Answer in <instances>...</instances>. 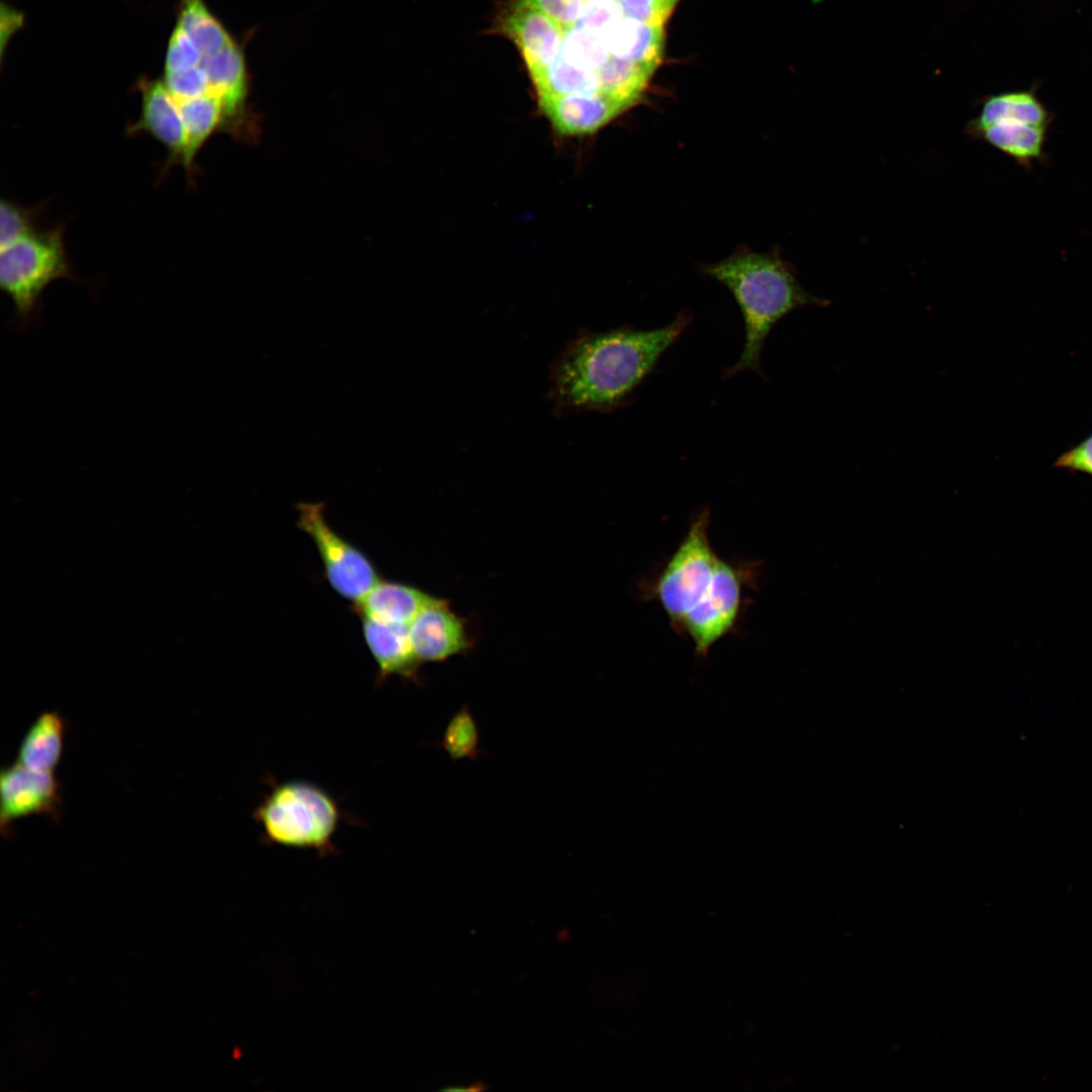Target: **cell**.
<instances>
[{"mask_svg":"<svg viewBox=\"0 0 1092 1092\" xmlns=\"http://www.w3.org/2000/svg\"><path fill=\"white\" fill-rule=\"evenodd\" d=\"M142 109L139 118L130 122L125 131L129 136L150 135L167 151L161 170L166 172L173 165L188 168L187 136L176 102L163 81H144L140 86Z\"/></svg>","mask_w":1092,"mask_h":1092,"instance_id":"9c48e42d","label":"cell"},{"mask_svg":"<svg viewBox=\"0 0 1092 1092\" xmlns=\"http://www.w3.org/2000/svg\"><path fill=\"white\" fill-rule=\"evenodd\" d=\"M366 644L378 666V679L399 675L418 681L420 660L408 635V625L387 623L362 617Z\"/></svg>","mask_w":1092,"mask_h":1092,"instance_id":"5bb4252c","label":"cell"},{"mask_svg":"<svg viewBox=\"0 0 1092 1092\" xmlns=\"http://www.w3.org/2000/svg\"><path fill=\"white\" fill-rule=\"evenodd\" d=\"M703 273L728 289L744 322L743 350L736 363L723 370V379L746 370L764 377L761 354L774 326L796 309L829 304L802 287L793 266L777 251L760 253L743 246L729 257L705 265Z\"/></svg>","mask_w":1092,"mask_h":1092,"instance_id":"7a4b0ae2","label":"cell"},{"mask_svg":"<svg viewBox=\"0 0 1092 1092\" xmlns=\"http://www.w3.org/2000/svg\"><path fill=\"white\" fill-rule=\"evenodd\" d=\"M437 598L395 581H378L358 603L357 612L376 621L408 625Z\"/></svg>","mask_w":1092,"mask_h":1092,"instance_id":"9a60e30c","label":"cell"},{"mask_svg":"<svg viewBox=\"0 0 1092 1092\" xmlns=\"http://www.w3.org/2000/svg\"><path fill=\"white\" fill-rule=\"evenodd\" d=\"M655 1L658 4H660L663 8H665L667 11H669L670 13L672 12L674 6L678 2V0H655Z\"/></svg>","mask_w":1092,"mask_h":1092,"instance_id":"83f0119b","label":"cell"},{"mask_svg":"<svg viewBox=\"0 0 1092 1092\" xmlns=\"http://www.w3.org/2000/svg\"><path fill=\"white\" fill-rule=\"evenodd\" d=\"M750 574L747 566L720 559L705 594L676 629L692 639L696 655L706 656L717 641L734 630Z\"/></svg>","mask_w":1092,"mask_h":1092,"instance_id":"52a82bcc","label":"cell"},{"mask_svg":"<svg viewBox=\"0 0 1092 1092\" xmlns=\"http://www.w3.org/2000/svg\"><path fill=\"white\" fill-rule=\"evenodd\" d=\"M0 251V285L13 303L12 323L22 331L34 328L46 288L58 279L79 280L67 255L64 225L40 226Z\"/></svg>","mask_w":1092,"mask_h":1092,"instance_id":"3957f363","label":"cell"},{"mask_svg":"<svg viewBox=\"0 0 1092 1092\" xmlns=\"http://www.w3.org/2000/svg\"><path fill=\"white\" fill-rule=\"evenodd\" d=\"M163 83L176 103L211 93L208 77L201 66L181 72H165Z\"/></svg>","mask_w":1092,"mask_h":1092,"instance_id":"cb8c5ba5","label":"cell"},{"mask_svg":"<svg viewBox=\"0 0 1092 1092\" xmlns=\"http://www.w3.org/2000/svg\"><path fill=\"white\" fill-rule=\"evenodd\" d=\"M441 744L453 759L477 756L478 732L467 710L463 709L453 716Z\"/></svg>","mask_w":1092,"mask_h":1092,"instance_id":"603a6c76","label":"cell"},{"mask_svg":"<svg viewBox=\"0 0 1092 1092\" xmlns=\"http://www.w3.org/2000/svg\"><path fill=\"white\" fill-rule=\"evenodd\" d=\"M253 817L268 842L327 854L334 850L341 812L337 801L320 786L288 780L272 786Z\"/></svg>","mask_w":1092,"mask_h":1092,"instance_id":"277c9868","label":"cell"},{"mask_svg":"<svg viewBox=\"0 0 1092 1092\" xmlns=\"http://www.w3.org/2000/svg\"><path fill=\"white\" fill-rule=\"evenodd\" d=\"M532 80L538 98L563 94H601L607 96L602 90L596 72L578 68L566 62L559 54L546 71Z\"/></svg>","mask_w":1092,"mask_h":1092,"instance_id":"d6986e66","label":"cell"},{"mask_svg":"<svg viewBox=\"0 0 1092 1092\" xmlns=\"http://www.w3.org/2000/svg\"><path fill=\"white\" fill-rule=\"evenodd\" d=\"M997 119H1016L1049 127L1053 117L1032 91L1008 92L989 97L979 115L970 122L987 123Z\"/></svg>","mask_w":1092,"mask_h":1092,"instance_id":"ac0fdd59","label":"cell"},{"mask_svg":"<svg viewBox=\"0 0 1092 1092\" xmlns=\"http://www.w3.org/2000/svg\"><path fill=\"white\" fill-rule=\"evenodd\" d=\"M44 203L26 207L8 198L0 202V249L18 238L40 228L39 218Z\"/></svg>","mask_w":1092,"mask_h":1092,"instance_id":"7402d4cb","label":"cell"},{"mask_svg":"<svg viewBox=\"0 0 1092 1092\" xmlns=\"http://www.w3.org/2000/svg\"><path fill=\"white\" fill-rule=\"evenodd\" d=\"M709 523L710 511L705 509L659 575L644 588L648 599L661 605L675 631L705 594L720 561L709 541Z\"/></svg>","mask_w":1092,"mask_h":1092,"instance_id":"5b68a950","label":"cell"},{"mask_svg":"<svg viewBox=\"0 0 1092 1092\" xmlns=\"http://www.w3.org/2000/svg\"><path fill=\"white\" fill-rule=\"evenodd\" d=\"M66 728L58 711L38 715L22 738L16 761L35 771L54 774L62 758Z\"/></svg>","mask_w":1092,"mask_h":1092,"instance_id":"2e32d148","label":"cell"},{"mask_svg":"<svg viewBox=\"0 0 1092 1092\" xmlns=\"http://www.w3.org/2000/svg\"><path fill=\"white\" fill-rule=\"evenodd\" d=\"M1055 466L1092 475V436L1062 454Z\"/></svg>","mask_w":1092,"mask_h":1092,"instance_id":"4316f807","label":"cell"},{"mask_svg":"<svg viewBox=\"0 0 1092 1092\" xmlns=\"http://www.w3.org/2000/svg\"><path fill=\"white\" fill-rule=\"evenodd\" d=\"M178 26L187 32L204 56L213 55L233 43L222 25L201 0H183Z\"/></svg>","mask_w":1092,"mask_h":1092,"instance_id":"ffe728a7","label":"cell"},{"mask_svg":"<svg viewBox=\"0 0 1092 1092\" xmlns=\"http://www.w3.org/2000/svg\"><path fill=\"white\" fill-rule=\"evenodd\" d=\"M559 55L568 63L596 72L612 57L603 35L599 32L573 26L564 32Z\"/></svg>","mask_w":1092,"mask_h":1092,"instance_id":"44dd1931","label":"cell"},{"mask_svg":"<svg viewBox=\"0 0 1092 1092\" xmlns=\"http://www.w3.org/2000/svg\"><path fill=\"white\" fill-rule=\"evenodd\" d=\"M500 27L517 44L532 79L541 75L555 61L566 30L523 0H519L507 12Z\"/></svg>","mask_w":1092,"mask_h":1092,"instance_id":"30bf717a","label":"cell"},{"mask_svg":"<svg viewBox=\"0 0 1092 1092\" xmlns=\"http://www.w3.org/2000/svg\"><path fill=\"white\" fill-rule=\"evenodd\" d=\"M692 320L689 310H681L657 329L625 325L606 332H579L550 366L548 397L554 412L608 414L631 403L634 391Z\"/></svg>","mask_w":1092,"mask_h":1092,"instance_id":"6da1fadb","label":"cell"},{"mask_svg":"<svg viewBox=\"0 0 1092 1092\" xmlns=\"http://www.w3.org/2000/svg\"><path fill=\"white\" fill-rule=\"evenodd\" d=\"M200 66L208 77L211 93L223 100L230 117L234 116L247 90L241 51L233 42L213 55L204 56Z\"/></svg>","mask_w":1092,"mask_h":1092,"instance_id":"e0dca14e","label":"cell"},{"mask_svg":"<svg viewBox=\"0 0 1092 1092\" xmlns=\"http://www.w3.org/2000/svg\"><path fill=\"white\" fill-rule=\"evenodd\" d=\"M0 825L8 834L16 820L47 815L57 820L62 811L61 785L52 772L29 769L17 761L0 774Z\"/></svg>","mask_w":1092,"mask_h":1092,"instance_id":"ba28073f","label":"cell"},{"mask_svg":"<svg viewBox=\"0 0 1092 1092\" xmlns=\"http://www.w3.org/2000/svg\"><path fill=\"white\" fill-rule=\"evenodd\" d=\"M203 54L192 38L177 25L166 54L165 72H181L200 66Z\"/></svg>","mask_w":1092,"mask_h":1092,"instance_id":"d4e9b609","label":"cell"},{"mask_svg":"<svg viewBox=\"0 0 1092 1092\" xmlns=\"http://www.w3.org/2000/svg\"><path fill=\"white\" fill-rule=\"evenodd\" d=\"M966 132L986 142L1026 170L1045 157L1049 127L1016 119H997L982 124L969 122Z\"/></svg>","mask_w":1092,"mask_h":1092,"instance_id":"4fadbf2b","label":"cell"},{"mask_svg":"<svg viewBox=\"0 0 1092 1092\" xmlns=\"http://www.w3.org/2000/svg\"><path fill=\"white\" fill-rule=\"evenodd\" d=\"M408 635L420 662L443 661L471 646L465 622L439 598L413 619Z\"/></svg>","mask_w":1092,"mask_h":1092,"instance_id":"8fae6325","label":"cell"},{"mask_svg":"<svg viewBox=\"0 0 1092 1092\" xmlns=\"http://www.w3.org/2000/svg\"><path fill=\"white\" fill-rule=\"evenodd\" d=\"M535 6L564 29L576 25L587 0H523Z\"/></svg>","mask_w":1092,"mask_h":1092,"instance_id":"484cf974","label":"cell"},{"mask_svg":"<svg viewBox=\"0 0 1092 1092\" xmlns=\"http://www.w3.org/2000/svg\"><path fill=\"white\" fill-rule=\"evenodd\" d=\"M539 107L560 134H593L609 124L626 109L601 94H563L538 98Z\"/></svg>","mask_w":1092,"mask_h":1092,"instance_id":"7c38bea8","label":"cell"},{"mask_svg":"<svg viewBox=\"0 0 1092 1092\" xmlns=\"http://www.w3.org/2000/svg\"><path fill=\"white\" fill-rule=\"evenodd\" d=\"M298 527L314 542L331 586L343 598L358 603L378 581L369 558L329 525L324 505L299 504Z\"/></svg>","mask_w":1092,"mask_h":1092,"instance_id":"8992f818","label":"cell"}]
</instances>
